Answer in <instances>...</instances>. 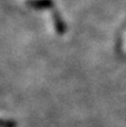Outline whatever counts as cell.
<instances>
[{
	"mask_svg": "<svg viewBox=\"0 0 126 127\" xmlns=\"http://www.w3.org/2000/svg\"><path fill=\"white\" fill-rule=\"evenodd\" d=\"M51 17H53V21H54V27H55V30L58 35H64L67 30L66 24H65L64 19L62 18V15L59 13L58 10H53L51 13Z\"/></svg>",
	"mask_w": 126,
	"mask_h": 127,
	"instance_id": "cell-2",
	"label": "cell"
},
{
	"mask_svg": "<svg viewBox=\"0 0 126 127\" xmlns=\"http://www.w3.org/2000/svg\"><path fill=\"white\" fill-rule=\"evenodd\" d=\"M28 8L36 9V10H46V9L54 8V0H26L25 1Z\"/></svg>",
	"mask_w": 126,
	"mask_h": 127,
	"instance_id": "cell-1",
	"label": "cell"
}]
</instances>
